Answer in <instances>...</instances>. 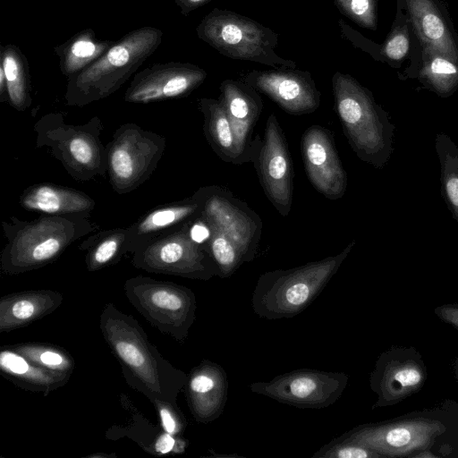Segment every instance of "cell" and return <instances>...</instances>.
<instances>
[{"mask_svg": "<svg viewBox=\"0 0 458 458\" xmlns=\"http://www.w3.org/2000/svg\"><path fill=\"white\" fill-rule=\"evenodd\" d=\"M177 5H179L183 13H186L188 11L193 8V6L198 5L204 0H174Z\"/></svg>", "mask_w": 458, "mask_h": 458, "instance_id": "60d3db41", "label": "cell"}, {"mask_svg": "<svg viewBox=\"0 0 458 458\" xmlns=\"http://www.w3.org/2000/svg\"><path fill=\"white\" fill-rule=\"evenodd\" d=\"M166 147L160 134L134 123L120 125L106 145L107 175L114 191L129 193L146 182L157 169Z\"/></svg>", "mask_w": 458, "mask_h": 458, "instance_id": "9c48e42d", "label": "cell"}, {"mask_svg": "<svg viewBox=\"0 0 458 458\" xmlns=\"http://www.w3.org/2000/svg\"><path fill=\"white\" fill-rule=\"evenodd\" d=\"M335 109L344 134L356 156L382 169L394 152L395 126L369 91L352 81L335 85Z\"/></svg>", "mask_w": 458, "mask_h": 458, "instance_id": "8992f818", "label": "cell"}, {"mask_svg": "<svg viewBox=\"0 0 458 458\" xmlns=\"http://www.w3.org/2000/svg\"><path fill=\"white\" fill-rule=\"evenodd\" d=\"M258 87L269 95L286 113L302 115L314 112L319 98L314 88L293 77H269L259 80Z\"/></svg>", "mask_w": 458, "mask_h": 458, "instance_id": "d4e9b609", "label": "cell"}, {"mask_svg": "<svg viewBox=\"0 0 458 458\" xmlns=\"http://www.w3.org/2000/svg\"><path fill=\"white\" fill-rule=\"evenodd\" d=\"M188 233L195 243L205 248L212 236L213 228L200 215L188 224Z\"/></svg>", "mask_w": 458, "mask_h": 458, "instance_id": "d590c367", "label": "cell"}, {"mask_svg": "<svg viewBox=\"0 0 458 458\" xmlns=\"http://www.w3.org/2000/svg\"><path fill=\"white\" fill-rule=\"evenodd\" d=\"M21 208L28 211L50 216H81L89 217L95 200L77 189L48 182L26 188L19 198Z\"/></svg>", "mask_w": 458, "mask_h": 458, "instance_id": "ffe728a7", "label": "cell"}, {"mask_svg": "<svg viewBox=\"0 0 458 458\" xmlns=\"http://www.w3.org/2000/svg\"><path fill=\"white\" fill-rule=\"evenodd\" d=\"M404 0H397V14L394 25L386 38L382 52L394 66H399L408 56L411 49V29L408 14L403 13Z\"/></svg>", "mask_w": 458, "mask_h": 458, "instance_id": "d6a6232c", "label": "cell"}, {"mask_svg": "<svg viewBox=\"0 0 458 458\" xmlns=\"http://www.w3.org/2000/svg\"><path fill=\"white\" fill-rule=\"evenodd\" d=\"M453 370L455 377V379L458 384V356L455 358L454 363H453Z\"/></svg>", "mask_w": 458, "mask_h": 458, "instance_id": "7bdbcfd3", "label": "cell"}, {"mask_svg": "<svg viewBox=\"0 0 458 458\" xmlns=\"http://www.w3.org/2000/svg\"><path fill=\"white\" fill-rule=\"evenodd\" d=\"M453 437H458V403L446 401L439 407L359 425L339 437L366 446L381 457L412 458Z\"/></svg>", "mask_w": 458, "mask_h": 458, "instance_id": "3957f363", "label": "cell"}, {"mask_svg": "<svg viewBox=\"0 0 458 458\" xmlns=\"http://www.w3.org/2000/svg\"><path fill=\"white\" fill-rule=\"evenodd\" d=\"M344 372L300 369L250 385L251 392L300 409H322L335 403L347 387Z\"/></svg>", "mask_w": 458, "mask_h": 458, "instance_id": "8fae6325", "label": "cell"}, {"mask_svg": "<svg viewBox=\"0 0 458 458\" xmlns=\"http://www.w3.org/2000/svg\"><path fill=\"white\" fill-rule=\"evenodd\" d=\"M28 359L59 372L72 374L74 360L63 348L47 344L26 343L9 345Z\"/></svg>", "mask_w": 458, "mask_h": 458, "instance_id": "1f68e13d", "label": "cell"}, {"mask_svg": "<svg viewBox=\"0 0 458 458\" xmlns=\"http://www.w3.org/2000/svg\"><path fill=\"white\" fill-rule=\"evenodd\" d=\"M312 457L317 458H380L375 451L354 442L336 437L318 449Z\"/></svg>", "mask_w": 458, "mask_h": 458, "instance_id": "836d02e7", "label": "cell"}, {"mask_svg": "<svg viewBox=\"0 0 458 458\" xmlns=\"http://www.w3.org/2000/svg\"><path fill=\"white\" fill-rule=\"evenodd\" d=\"M198 190L202 217L235 242L245 262L254 260L262 235L260 216L226 188L208 185Z\"/></svg>", "mask_w": 458, "mask_h": 458, "instance_id": "7c38bea8", "label": "cell"}, {"mask_svg": "<svg viewBox=\"0 0 458 458\" xmlns=\"http://www.w3.org/2000/svg\"><path fill=\"white\" fill-rule=\"evenodd\" d=\"M204 79V73L186 64H156L137 72L124 94V101L149 104L188 95Z\"/></svg>", "mask_w": 458, "mask_h": 458, "instance_id": "2e32d148", "label": "cell"}, {"mask_svg": "<svg viewBox=\"0 0 458 458\" xmlns=\"http://www.w3.org/2000/svg\"><path fill=\"white\" fill-rule=\"evenodd\" d=\"M434 313L441 321L458 331V301L437 306Z\"/></svg>", "mask_w": 458, "mask_h": 458, "instance_id": "74e56055", "label": "cell"}, {"mask_svg": "<svg viewBox=\"0 0 458 458\" xmlns=\"http://www.w3.org/2000/svg\"><path fill=\"white\" fill-rule=\"evenodd\" d=\"M99 328L131 387L152 403L177 404L178 394L184 388L188 375L160 354L133 317L108 302L100 314Z\"/></svg>", "mask_w": 458, "mask_h": 458, "instance_id": "6da1fadb", "label": "cell"}, {"mask_svg": "<svg viewBox=\"0 0 458 458\" xmlns=\"http://www.w3.org/2000/svg\"><path fill=\"white\" fill-rule=\"evenodd\" d=\"M186 445L184 439L165 431L157 437L154 444V451L160 455L170 453L178 454L184 452Z\"/></svg>", "mask_w": 458, "mask_h": 458, "instance_id": "8d00e7d4", "label": "cell"}, {"mask_svg": "<svg viewBox=\"0 0 458 458\" xmlns=\"http://www.w3.org/2000/svg\"><path fill=\"white\" fill-rule=\"evenodd\" d=\"M354 245L355 241H352L334 256L261 274L251 296L254 313L269 320L290 318L301 313L336 274Z\"/></svg>", "mask_w": 458, "mask_h": 458, "instance_id": "277c9868", "label": "cell"}, {"mask_svg": "<svg viewBox=\"0 0 458 458\" xmlns=\"http://www.w3.org/2000/svg\"><path fill=\"white\" fill-rule=\"evenodd\" d=\"M1 374L17 386L47 394L64 386L72 374L49 369L19 353L9 345L1 347Z\"/></svg>", "mask_w": 458, "mask_h": 458, "instance_id": "603a6c76", "label": "cell"}, {"mask_svg": "<svg viewBox=\"0 0 458 458\" xmlns=\"http://www.w3.org/2000/svg\"><path fill=\"white\" fill-rule=\"evenodd\" d=\"M263 191L283 216L291 212L293 194V166L286 138L274 114L266 121L264 137L253 160Z\"/></svg>", "mask_w": 458, "mask_h": 458, "instance_id": "5bb4252c", "label": "cell"}, {"mask_svg": "<svg viewBox=\"0 0 458 458\" xmlns=\"http://www.w3.org/2000/svg\"><path fill=\"white\" fill-rule=\"evenodd\" d=\"M0 49V66L6 79L8 103L23 112L32 103L28 60L14 45L1 46Z\"/></svg>", "mask_w": 458, "mask_h": 458, "instance_id": "f1b7e54d", "label": "cell"}, {"mask_svg": "<svg viewBox=\"0 0 458 458\" xmlns=\"http://www.w3.org/2000/svg\"><path fill=\"white\" fill-rule=\"evenodd\" d=\"M351 9L355 15L365 18L369 22L372 20V0H352Z\"/></svg>", "mask_w": 458, "mask_h": 458, "instance_id": "f35d334b", "label": "cell"}, {"mask_svg": "<svg viewBox=\"0 0 458 458\" xmlns=\"http://www.w3.org/2000/svg\"><path fill=\"white\" fill-rule=\"evenodd\" d=\"M79 249L87 251L85 264L89 272L103 269L129 253L128 229L117 227L92 233Z\"/></svg>", "mask_w": 458, "mask_h": 458, "instance_id": "83f0119b", "label": "cell"}, {"mask_svg": "<svg viewBox=\"0 0 458 458\" xmlns=\"http://www.w3.org/2000/svg\"><path fill=\"white\" fill-rule=\"evenodd\" d=\"M36 147L47 148L71 177L87 182L107 174L103 123L95 115L84 124H69L61 113H48L34 124Z\"/></svg>", "mask_w": 458, "mask_h": 458, "instance_id": "52a82bcc", "label": "cell"}, {"mask_svg": "<svg viewBox=\"0 0 458 458\" xmlns=\"http://www.w3.org/2000/svg\"><path fill=\"white\" fill-rule=\"evenodd\" d=\"M221 104L232 123L237 144L249 162H253L261 138L252 133L262 112V102L253 93L238 85L223 89Z\"/></svg>", "mask_w": 458, "mask_h": 458, "instance_id": "44dd1931", "label": "cell"}, {"mask_svg": "<svg viewBox=\"0 0 458 458\" xmlns=\"http://www.w3.org/2000/svg\"><path fill=\"white\" fill-rule=\"evenodd\" d=\"M435 149L440 164L441 195L458 226V146L445 133H437Z\"/></svg>", "mask_w": 458, "mask_h": 458, "instance_id": "f546056e", "label": "cell"}, {"mask_svg": "<svg viewBox=\"0 0 458 458\" xmlns=\"http://www.w3.org/2000/svg\"><path fill=\"white\" fill-rule=\"evenodd\" d=\"M125 296L155 328L183 344L196 318L195 293L188 287L141 275L128 278Z\"/></svg>", "mask_w": 458, "mask_h": 458, "instance_id": "ba28073f", "label": "cell"}, {"mask_svg": "<svg viewBox=\"0 0 458 458\" xmlns=\"http://www.w3.org/2000/svg\"><path fill=\"white\" fill-rule=\"evenodd\" d=\"M2 227L7 242L0 255L1 270L18 275L54 262L98 225L81 216L41 215L32 220L12 216L9 222H2Z\"/></svg>", "mask_w": 458, "mask_h": 458, "instance_id": "7a4b0ae2", "label": "cell"}, {"mask_svg": "<svg viewBox=\"0 0 458 458\" xmlns=\"http://www.w3.org/2000/svg\"><path fill=\"white\" fill-rule=\"evenodd\" d=\"M114 41L98 39L92 29H84L55 47L62 73L68 79L98 59Z\"/></svg>", "mask_w": 458, "mask_h": 458, "instance_id": "484cf974", "label": "cell"}, {"mask_svg": "<svg viewBox=\"0 0 458 458\" xmlns=\"http://www.w3.org/2000/svg\"><path fill=\"white\" fill-rule=\"evenodd\" d=\"M428 370L413 346H391L382 352L369 375V387L377 395L372 409L389 407L418 393L425 385Z\"/></svg>", "mask_w": 458, "mask_h": 458, "instance_id": "4fadbf2b", "label": "cell"}, {"mask_svg": "<svg viewBox=\"0 0 458 458\" xmlns=\"http://www.w3.org/2000/svg\"><path fill=\"white\" fill-rule=\"evenodd\" d=\"M158 411L163 428L174 436H179L185 430L187 420L177 404L167 402L153 403Z\"/></svg>", "mask_w": 458, "mask_h": 458, "instance_id": "e575fe53", "label": "cell"}, {"mask_svg": "<svg viewBox=\"0 0 458 458\" xmlns=\"http://www.w3.org/2000/svg\"><path fill=\"white\" fill-rule=\"evenodd\" d=\"M63 301V294L52 290H30L6 294L0 299V332L24 327L50 315Z\"/></svg>", "mask_w": 458, "mask_h": 458, "instance_id": "7402d4cb", "label": "cell"}, {"mask_svg": "<svg viewBox=\"0 0 458 458\" xmlns=\"http://www.w3.org/2000/svg\"><path fill=\"white\" fill-rule=\"evenodd\" d=\"M301 153L307 177L316 191L331 200L343 198L347 174L332 132L321 125L308 127L301 138Z\"/></svg>", "mask_w": 458, "mask_h": 458, "instance_id": "9a60e30c", "label": "cell"}, {"mask_svg": "<svg viewBox=\"0 0 458 458\" xmlns=\"http://www.w3.org/2000/svg\"><path fill=\"white\" fill-rule=\"evenodd\" d=\"M421 63L409 78H417L424 88L441 98L458 89V61L433 49H422Z\"/></svg>", "mask_w": 458, "mask_h": 458, "instance_id": "4316f807", "label": "cell"}, {"mask_svg": "<svg viewBox=\"0 0 458 458\" xmlns=\"http://www.w3.org/2000/svg\"><path fill=\"white\" fill-rule=\"evenodd\" d=\"M228 386L225 370L208 359L190 371L184 386L185 396L197 422L208 424L221 416L227 402Z\"/></svg>", "mask_w": 458, "mask_h": 458, "instance_id": "e0dca14e", "label": "cell"}, {"mask_svg": "<svg viewBox=\"0 0 458 458\" xmlns=\"http://www.w3.org/2000/svg\"><path fill=\"white\" fill-rule=\"evenodd\" d=\"M199 107L203 115L204 135L216 155L226 163H250L237 144L232 123L221 102L201 98Z\"/></svg>", "mask_w": 458, "mask_h": 458, "instance_id": "cb8c5ba5", "label": "cell"}, {"mask_svg": "<svg viewBox=\"0 0 458 458\" xmlns=\"http://www.w3.org/2000/svg\"><path fill=\"white\" fill-rule=\"evenodd\" d=\"M413 32L422 49H433L458 61V40L437 0H404Z\"/></svg>", "mask_w": 458, "mask_h": 458, "instance_id": "d6986e66", "label": "cell"}, {"mask_svg": "<svg viewBox=\"0 0 458 458\" xmlns=\"http://www.w3.org/2000/svg\"><path fill=\"white\" fill-rule=\"evenodd\" d=\"M201 196L197 190L191 197L150 209L127 227L129 253L197 218L201 215Z\"/></svg>", "mask_w": 458, "mask_h": 458, "instance_id": "ac0fdd59", "label": "cell"}, {"mask_svg": "<svg viewBox=\"0 0 458 458\" xmlns=\"http://www.w3.org/2000/svg\"><path fill=\"white\" fill-rule=\"evenodd\" d=\"M189 223L139 247L132 253L133 267L148 273L201 281L218 276L209 253L190 238Z\"/></svg>", "mask_w": 458, "mask_h": 458, "instance_id": "30bf717a", "label": "cell"}, {"mask_svg": "<svg viewBox=\"0 0 458 458\" xmlns=\"http://www.w3.org/2000/svg\"><path fill=\"white\" fill-rule=\"evenodd\" d=\"M437 454H434L431 449H426L414 454L412 458H437Z\"/></svg>", "mask_w": 458, "mask_h": 458, "instance_id": "b9f144b4", "label": "cell"}, {"mask_svg": "<svg viewBox=\"0 0 458 458\" xmlns=\"http://www.w3.org/2000/svg\"><path fill=\"white\" fill-rule=\"evenodd\" d=\"M242 31L234 24H227L221 30V38L228 44H236L242 39Z\"/></svg>", "mask_w": 458, "mask_h": 458, "instance_id": "ab89813d", "label": "cell"}, {"mask_svg": "<svg viewBox=\"0 0 458 458\" xmlns=\"http://www.w3.org/2000/svg\"><path fill=\"white\" fill-rule=\"evenodd\" d=\"M161 30L146 26L134 30L81 72L68 79L67 106H84L116 92L159 47Z\"/></svg>", "mask_w": 458, "mask_h": 458, "instance_id": "5b68a950", "label": "cell"}, {"mask_svg": "<svg viewBox=\"0 0 458 458\" xmlns=\"http://www.w3.org/2000/svg\"><path fill=\"white\" fill-rule=\"evenodd\" d=\"M212 228V236L205 249L218 268V276L227 278L245 262L244 258L234 242L222 231Z\"/></svg>", "mask_w": 458, "mask_h": 458, "instance_id": "4dcf8cb0", "label": "cell"}]
</instances>
